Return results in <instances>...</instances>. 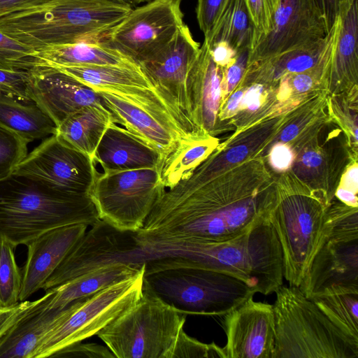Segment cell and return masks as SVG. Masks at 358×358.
Wrapping results in <instances>:
<instances>
[{"label":"cell","instance_id":"13","mask_svg":"<svg viewBox=\"0 0 358 358\" xmlns=\"http://www.w3.org/2000/svg\"><path fill=\"white\" fill-rule=\"evenodd\" d=\"M148 260L135 232L120 231L101 220L73 246L45 282V292L83 274L117 263L142 267Z\"/></svg>","mask_w":358,"mask_h":358},{"label":"cell","instance_id":"12","mask_svg":"<svg viewBox=\"0 0 358 358\" xmlns=\"http://www.w3.org/2000/svg\"><path fill=\"white\" fill-rule=\"evenodd\" d=\"M187 24L151 59L139 64L142 71L167 103L175 120L188 136L200 134L192 120L187 90L190 70L199 52Z\"/></svg>","mask_w":358,"mask_h":358},{"label":"cell","instance_id":"49","mask_svg":"<svg viewBox=\"0 0 358 358\" xmlns=\"http://www.w3.org/2000/svg\"><path fill=\"white\" fill-rule=\"evenodd\" d=\"M350 0H315L324 15L328 30L334 26L343 6Z\"/></svg>","mask_w":358,"mask_h":358},{"label":"cell","instance_id":"37","mask_svg":"<svg viewBox=\"0 0 358 358\" xmlns=\"http://www.w3.org/2000/svg\"><path fill=\"white\" fill-rule=\"evenodd\" d=\"M35 50L0 31V69L29 71L36 65Z\"/></svg>","mask_w":358,"mask_h":358},{"label":"cell","instance_id":"46","mask_svg":"<svg viewBox=\"0 0 358 358\" xmlns=\"http://www.w3.org/2000/svg\"><path fill=\"white\" fill-rule=\"evenodd\" d=\"M268 155L269 164L275 171H285L292 165L294 154L292 149L286 144L273 145Z\"/></svg>","mask_w":358,"mask_h":358},{"label":"cell","instance_id":"48","mask_svg":"<svg viewBox=\"0 0 358 358\" xmlns=\"http://www.w3.org/2000/svg\"><path fill=\"white\" fill-rule=\"evenodd\" d=\"M53 0H0V17L10 13L35 8Z\"/></svg>","mask_w":358,"mask_h":358},{"label":"cell","instance_id":"11","mask_svg":"<svg viewBox=\"0 0 358 358\" xmlns=\"http://www.w3.org/2000/svg\"><path fill=\"white\" fill-rule=\"evenodd\" d=\"M181 0H151L129 13L99 41L138 64L163 50L184 24Z\"/></svg>","mask_w":358,"mask_h":358},{"label":"cell","instance_id":"15","mask_svg":"<svg viewBox=\"0 0 358 358\" xmlns=\"http://www.w3.org/2000/svg\"><path fill=\"white\" fill-rule=\"evenodd\" d=\"M328 32L315 0H280L269 31L250 52L248 66L324 38Z\"/></svg>","mask_w":358,"mask_h":358},{"label":"cell","instance_id":"7","mask_svg":"<svg viewBox=\"0 0 358 358\" xmlns=\"http://www.w3.org/2000/svg\"><path fill=\"white\" fill-rule=\"evenodd\" d=\"M329 203L306 185L276 182V198L269 215L279 240L283 276L299 287L322 241Z\"/></svg>","mask_w":358,"mask_h":358},{"label":"cell","instance_id":"18","mask_svg":"<svg viewBox=\"0 0 358 358\" xmlns=\"http://www.w3.org/2000/svg\"><path fill=\"white\" fill-rule=\"evenodd\" d=\"M54 67L94 90L112 92L157 115H164L168 110L166 103L139 65Z\"/></svg>","mask_w":358,"mask_h":358},{"label":"cell","instance_id":"39","mask_svg":"<svg viewBox=\"0 0 358 358\" xmlns=\"http://www.w3.org/2000/svg\"><path fill=\"white\" fill-rule=\"evenodd\" d=\"M245 1L255 29V47L258 41L269 31L273 15L280 0H245Z\"/></svg>","mask_w":358,"mask_h":358},{"label":"cell","instance_id":"31","mask_svg":"<svg viewBox=\"0 0 358 358\" xmlns=\"http://www.w3.org/2000/svg\"><path fill=\"white\" fill-rule=\"evenodd\" d=\"M218 140L206 134L182 139L163 162L161 180L169 188L187 178L218 146Z\"/></svg>","mask_w":358,"mask_h":358},{"label":"cell","instance_id":"17","mask_svg":"<svg viewBox=\"0 0 358 358\" xmlns=\"http://www.w3.org/2000/svg\"><path fill=\"white\" fill-rule=\"evenodd\" d=\"M28 92L56 127L80 109L102 103L99 94L57 68L36 65L29 70Z\"/></svg>","mask_w":358,"mask_h":358},{"label":"cell","instance_id":"8","mask_svg":"<svg viewBox=\"0 0 358 358\" xmlns=\"http://www.w3.org/2000/svg\"><path fill=\"white\" fill-rule=\"evenodd\" d=\"M186 317L143 285L140 299L96 335L117 358H172Z\"/></svg>","mask_w":358,"mask_h":358},{"label":"cell","instance_id":"5","mask_svg":"<svg viewBox=\"0 0 358 358\" xmlns=\"http://www.w3.org/2000/svg\"><path fill=\"white\" fill-rule=\"evenodd\" d=\"M143 285L187 315L224 316L256 293L231 275L159 257L145 262Z\"/></svg>","mask_w":358,"mask_h":358},{"label":"cell","instance_id":"6","mask_svg":"<svg viewBox=\"0 0 358 358\" xmlns=\"http://www.w3.org/2000/svg\"><path fill=\"white\" fill-rule=\"evenodd\" d=\"M273 305V358H358V341L334 324L300 290L280 286Z\"/></svg>","mask_w":358,"mask_h":358},{"label":"cell","instance_id":"14","mask_svg":"<svg viewBox=\"0 0 358 358\" xmlns=\"http://www.w3.org/2000/svg\"><path fill=\"white\" fill-rule=\"evenodd\" d=\"M13 173L40 180L69 194H88L98 171L90 156L52 134L27 154Z\"/></svg>","mask_w":358,"mask_h":358},{"label":"cell","instance_id":"28","mask_svg":"<svg viewBox=\"0 0 358 358\" xmlns=\"http://www.w3.org/2000/svg\"><path fill=\"white\" fill-rule=\"evenodd\" d=\"M103 103L87 106L56 127L55 135L67 145L94 159L96 149L108 127L113 122Z\"/></svg>","mask_w":358,"mask_h":358},{"label":"cell","instance_id":"38","mask_svg":"<svg viewBox=\"0 0 358 358\" xmlns=\"http://www.w3.org/2000/svg\"><path fill=\"white\" fill-rule=\"evenodd\" d=\"M225 358L222 348L215 343H204L188 336L181 329L176 340L172 358Z\"/></svg>","mask_w":358,"mask_h":358},{"label":"cell","instance_id":"42","mask_svg":"<svg viewBox=\"0 0 358 358\" xmlns=\"http://www.w3.org/2000/svg\"><path fill=\"white\" fill-rule=\"evenodd\" d=\"M227 0H197L196 14L200 29L207 38Z\"/></svg>","mask_w":358,"mask_h":358},{"label":"cell","instance_id":"20","mask_svg":"<svg viewBox=\"0 0 358 358\" xmlns=\"http://www.w3.org/2000/svg\"><path fill=\"white\" fill-rule=\"evenodd\" d=\"M88 225L75 224L48 231L26 245L27 256L22 269V283L20 301L27 300L59 266L87 230Z\"/></svg>","mask_w":358,"mask_h":358},{"label":"cell","instance_id":"1","mask_svg":"<svg viewBox=\"0 0 358 358\" xmlns=\"http://www.w3.org/2000/svg\"><path fill=\"white\" fill-rule=\"evenodd\" d=\"M275 198L276 182L261 157L211 176L196 169L174 186L162 189L136 232L192 241H225L268 219Z\"/></svg>","mask_w":358,"mask_h":358},{"label":"cell","instance_id":"21","mask_svg":"<svg viewBox=\"0 0 358 358\" xmlns=\"http://www.w3.org/2000/svg\"><path fill=\"white\" fill-rule=\"evenodd\" d=\"M96 91L110 111L113 121L157 150L163 159L187 136L175 124L112 92Z\"/></svg>","mask_w":358,"mask_h":358},{"label":"cell","instance_id":"24","mask_svg":"<svg viewBox=\"0 0 358 358\" xmlns=\"http://www.w3.org/2000/svg\"><path fill=\"white\" fill-rule=\"evenodd\" d=\"M94 161L104 172L162 168L163 164L157 150L114 122L105 131Z\"/></svg>","mask_w":358,"mask_h":358},{"label":"cell","instance_id":"40","mask_svg":"<svg viewBox=\"0 0 358 358\" xmlns=\"http://www.w3.org/2000/svg\"><path fill=\"white\" fill-rule=\"evenodd\" d=\"M29 71H9L0 69V93L23 101H32L29 96Z\"/></svg>","mask_w":358,"mask_h":358},{"label":"cell","instance_id":"34","mask_svg":"<svg viewBox=\"0 0 358 358\" xmlns=\"http://www.w3.org/2000/svg\"><path fill=\"white\" fill-rule=\"evenodd\" d=\"M15 248L0 238V306L4 307L20 302L22 273L15 261Z\"/></svg>","mask_w":358,"mask_h":358},{"label":"cell","instance_id":"45","mask_svg":"<svg viewBox=\"0 0 358 358\" xmlns=\"http://www.w3.org/2000/svg\"><path fill=\"white\" fill-rule=\"evenodd\" d=\"M39 301L40 299L33 301H20L11 306H0V337Z\"/></svg>","mask_w":358,"mask_h":358},{"label":"cell","instance_id":"2","mask_svg":"<svg viewBox=\"0 0 358 358\" xmlns=\"http://www.w3.org/2000/svg\"><path fill=\"white\" fill-rule=\"evenodd\" d=\"M141 250L149 257L231 275L264 295L283 285L281 246L269 218L245 233L220 242H199L143 235L135 232Z\"/></svg>","mask_w":358,"mask_h":358},{"label":"cell","instance_id":"32","mask_svg":"<svg viewBox=\"0 0 358 358\" xmlns=\"http://www.w3.org/2000/svg\"><path fill=\"white\" fill-rule=\"evenodd\" d=\"M255 29L245 0H227L210 35L208 45L226 42L237 52L250 50L255 45Z\"/></svg>","mask_w":358,"mask_h":358},{"label":"cell","instance_id":"22","mask_svg":"<svg viewBox=\"0 0 358 358\" xmlns=\"http://www.w3.org/2000/svg\"><path fill=\"white\" fill-rule=\"evenodd\" d=\"M338 29V18L324 38L248 66L238 85L260 83L272 87L287 75L306 72L331 60Z\"/></svg>","mask_w":358,"mask_h":358},{"label":"cell","instance_id":"33","mask_svg":"<svg viewBox=\"0 0 358 358\" xmlns=\"http://www.w3.org/2000/svg\"><path fill=\"white\" fill-rule=\"evenodd\" d=\"M309 299L341 330L358 341V289L328 290Z\"/></svg>","mask_w":358,"mask_h":358},{"label":"cell","instance_id":"16","mask_svg":"<svg viewBox=\"0 0 358 358\" xmlns=\"http://www.w3.org/2000/svg\"><path fill=\"white\" fill-rule=\"evenodd\" d=\"M225 358H273L275 343L273 305L250 297L224 315Z\"/></svg>","mask_w":358,"mask_h":358},{"label":"cell","instance_id":"43","mask_svg":"<svg viewBox=\"0 0 358 358\" xmlns=\"http://www.w3.org/2000/svg\"><path fill=\"white\" fill-rule=\"evenodd\" d=\"M52 357H90L112 358L115 357L106 346L98 343H83L81 341L69 345L54 354Z\"/></svg>","mask_w":358,"mask_h":358},{"label":"cell","instance_id":"50","mask_svg":"<svg viewBox=\"0 0 358 358\" xmlns=\"http://www.w3.org/2000/svg\"><path fill=\"white\" fill-rule=\"evenodd\" d=\"M357 163L349 169L344 176L343 185L339 187L357 194Z\"/></svg>","mask_w":358,"mask_h":358},{"label":"cell","instance_id":"47","mask_svg":"<svg viewBox=\"0 0 358 358\" xmlns=\"http://www.w3.org/2000/svg\"><path fill=\"white\" fill-rule=\"evenodd\" d=\"M208 47L213 61L225 69L234 62L238 54L228 43L223 41L208 45Z\"/></svg>","mask_w":358,"mask_h":358},{"label":"cell","instance_id":"4","mask_svg":"<svg viewBox=\"0 0 358 358\" xmlns=\"http://www.w3.org/2000/svg\"><path fill=\"white\" fill-rule=\"evenodd\" d=\"M132 7L121 0H53L0 17V31L35 51L99 41Z\"/></svg>","mask_w":358,"mask_h":358},{"label":"cell","instance_id":"25","mask_svg":"<svg viewBox=\"0 0 358 358\" xmlns=\"http://www.w3.org/2000/svg\"><path fill=\"white\" fill-rule=\"evenodd\" d=\"M50 294V291H45L40 301L0 337L1 358H35L63 309L47 308Z\"/></svg>","mask_w":358,"mask_h":358},{"label":"cell","instance_id":"10","mask_svg":"<svg viewBox=\"0 0 358 358\" xmlns=\"http://www.w3.org/2000/svg\"><path fill=\"white\" fill-rule=\"evenodd\" d=\"M161 169L98 172L88 194L99 218L120 231L142 229L164 187Z\"/></svg>","mask_w":358,"mask_h":358},{"label":"cell","instance_id":"30","mask_svg":"<svg viewBox=\"0 0 358 358\" xmlns=\"http://www.w3.org/2000/svg\"><path fill=\"white\" fill-rule=\"evenodd\" d=\"M0 124L29 143L55 134L56 125L33 101H23L0 93Z\"/></svg>","mask_w":358,"mask_h":358},{"label":"cell","instance_id":"41","mask_svg":"<svg viewBox=\"0 0 358 358\" xmlns=\"http://www.w3.org/2000/svg\"><path fill=\"white\" fill-rule=\"evenodd\" d=\"M250 50L238 52L234 62L225 70L222 82V102L239 85L245 73Z\"/></svg>","mask_w":358,"mask_h":358},{"label":"cell","instance_id":"29","mask_svg":"<svg viewBox=\"0 0 358 358\" xmlns=\"http://www.w3.org/2000/svg\"><path fill=\"white\" fill-rule=\"evenodd\" d=\"M144 265L139 267L124 263L113 264L69 280L48 289L51 294L47 300V308L62 309L74 301L136 274Z\"/></svg>","mask_w":358,"mask_h":358},{"label":"cell","instance_id":"51","mask_svg":"<svg viewBox=\"0 0 358 358\" xmlns=\"http://www.w3.org/2000/svg\"><path fill=\"white\" fill-rule=\"evenodd\" d=\"M121 1H134V2H136V3H141V2H145V1H150L151 0H121Z\"/></svg>","mask_w":358,"mask_h":358},{"label":"cell","instance_id":"27","mask_svg":"<svg viewBox=\"0 0 358 358\" xmlns=\"http://www.w3.org/2000/svg\"><path fill=\"white\" fill-rule=\"evenodd\" d=\"M36 65L52 66L139 65L118 50L99 41H80L35 51ZM35 65V66H36Z\"/></svg>","mask_w":358,"mask_h":358},{"label":"cell","instance_id":"3","mask_svg":"<svg viewBox=\"0 0 358 358\" xmlns=\"http://www.w3.org/2000/svg\"><path fill=\"white\" fill-rule=\"evenodd\" d=\"M99 220L89 194H72L27 176L0 181V238L15 248L55 228Z\"/></svg>","mask_w":358,"mask_h":358},{"label":"cell","instance_id":"9","mask_svg":"<svg viewBox=\"0 0 358 358\" xmlns=\"http://www.w3.org/2000/svg\"><path fill=\"white\" fill-rule=\"evenodd\" d=\"M144 271L145 265L136 274L64 307L35 358L52 357L69 345L96 335L132 306L142 295Z\"/></svg>","mask_w":358,"mask_h":358},{"label":"cell","instance_id":"23","mask_svg":"<svg viewBox=\"0 0 358 358\" xmlns=\"http://www.w3.org/2000/svg\"><path fill=\"white\" fill-rule=\"evenodd\" d=\"M224 70L213 61L208 45L203 41L187 79L192 120L199 133L214 136L218 131Z\"/></svg>","mask_w":358,"mask_h":358},{"label":"cell","instance_id":"19","mask_svg":"<svg viewBox=\"0 0 358 358\" xmlns=\"http://www.w3.org/2000/svg\"><path fill=\"white\" fill-rule=\"evenodd\" d=\"M299 288L308 299L328 290L358 289V238H322Z\"/></svg>","mask_w":358,"mask_h":358},{"label":"cell","instance_id":"26","mask_svg":"<svg viewBox=\"0 0 358 358\" xmlns=\"http://www.w3.org/2000/svg\"><path fill=\"white\" fill-rule=\"evenodd\" d=\"M331 62L329 90H352L358 75V0L341 8Z\"/></svg>","mask_w":358,"mask_h":358},{"label":"cell","instance_id":"35","mask_svg":"<svg viewBox=\"0 0 358 358\" xmlns=\"http://www.w3.org/2000/svg\"><path fill=\"white\" fill-rule=\"evenodd\" d=\"M322 238H358V208L333 199L325 212Z\"/></svg>","mask_w":358,"mask_h":358},{"label":"cell","instance_id":"44","mask_svg":"<svg viewBox=\"0 0 358 358\" xmlns=\"http://www.w3.org/2000/svg\"><path fill=\"white\" fill-rule=\"evenodd\" d=\"M248 85L250 86H244L247 91L245 94L243 93V96L239 105V106H241V107L240 113L243 115L242 117L244 115L259 114L261 115V118H262L264 113L262 105L263 102L264 92L266 85L260 83H252Z\"/></svg>","mask_w":358,"mask_h":358},{"label":"cell","instance_id":"36","mask_svg":"<svg viewBox=\"0 0 358 358\" xmlns=\"http://www.w3.org/2000/svg\"><path fill=\"white\" fill-rule=\"evenodd\" d=\"M29 142L0 124V181L10 176L27 155Z\"/></svg>","mask_w":358,"mask_h":358}]
</instances>
